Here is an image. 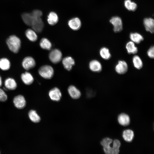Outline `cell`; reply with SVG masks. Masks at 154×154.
<instances>
[{
	"label": "cell",
	"instance_id": "cell-8",
	"mask_svg": "<svg viewBox=\"0 0 154 154\" xmlns=\"http://www.w3.org/2000/svg\"><path fill=\"white\" fill-rule=\"evenodd\" d=\"M48 95L52 100L58 102L61 99L62 94L60 90L58 88L54 87L49 91Z\"/></svg>",
	"mask_w": 154,
	"mask_h": 154
},
{
	"label": "cell",
	"instance_id": "cell-7",
	"mask_svg": "<svg viewBox=\"0 0 154 154\" xmlns=\"http://www.w3.org/2000/svg\"><path fill=\"white\" fill-rule=\"evenodd\" d=\"M13 102L15 106L19 109L24 108L26 104L24 97L21 95H19L15 97L13 100Z\"/></svg>",
	"mask_w": 154,
	"mask_h": 154
},
{
	"label": "cell",
	"instance_id": "cell-16",
	"mask_svg": "<svg viewBox=\"0 0 154 154\" xmlns=\"http://www.w3.org/2000/svg\"><path fill=\"white\" fill-rule=\"evenodd\" d=\"M4 84L5 87L10 90H14L17 88V83L14 79L11 78H8L5 80Z\"/></svg>",
	"mask_w": 154,
	"mask_h": 154
},
{
	"label": "cell",
	"instance_id": "cell-4",
	"mask_svg": "<svg viewBox=\"0 0 154 154\" xmlns=\"http://www.w3.org/2000/svg\"><path fill=\"white\" fill-rule=\"evenodd\" d=\"M62 57V54L61 51L57 49L52 50L49 55L50 60L54 64L59 62L61 60Z\"/></svg>",
	"mask_w": 154,
	"mask_h": 154
},
{
	"label": "cell",
	"instance_id": "cell-31",
	"mask_svg": "<svg viewBox=\"0 0 154 154\" xmlns=\"http://www.w3.org/2000/svg\"><path fill=\"white\" fill-rule=\"evenodd\" d=\"M112 141V139L108 137H106L102 139L100 142V143L103 147H108L110 146V144Z\"/></svg>",
	"mask_w": 154,
	"mask_h": 154
},
{
	"label": "cell",
	"instance_id": "cell-28",
	"mask_svg": "<svg viewBox=\"0 0 154 154\" xmlns=\"http://www.w3.org/2000/svg\"><path fill=\"white\" fill-rule=\"evenodd\" d=\"M39 44L42 48L48 50H50L52 46L50 42L48 39L45 38L41 39L40 41Z\"/></svg>",
	"mask_w": 154,
	"mask_h": 154
},
{
	"label": "cell",
	"instance_id": "cell-18",
	"mask_svg": "<svg viewBox=\"0 0 154 154\" xmlns=\"http://www.w3.org/2000/svg\"><path fill=\"white\" fill-rule=\"evenodd\" d=\"M125 48L127 52L129 54H135L138 51L137 48L135 46V43L131 41L127 42Z\"/></svg>",
	"mask_w": 154,
	"mask_h": 154
},
{
	"label": "cell",
	"instance_id": "cell-5",
	"mask_svg": "<svg viewBox=\"0 0 154 154\" xmlns=\"http://www.w3.org/2000/svg\"><path fill=\"white\" fill-rule=\"evenodd\" d=\"M23 68L26 70L33 68L36 65V62L33 58L27 56L24 58L22 62Z\"/></svg>",
	"mask_w": 154,
	"mask_h": 154
},
{
	"label": "cell",
	"instance_id": "cell-34",
	"mask_svg": "<svg viewBox=\"0 0 154 154\" xmlns=\"http://www.w3.org/2000/svg\"><path fill=\"white\" fill-rule=\"evenodd\" d=\"M148 56L151 58H154V47L153 46H151L147 52Z\"/></svg>",
	"mask_w": 154,
	"mask_h": 154
},
{
	"label": "cell",
	"instance_id": "cell-24",
	"mask_svg": "<svg viewBox=\"0 0 154 154\" xmlns=\"http://www.w3.org/2000/svg\"><path fill=\"white\" fill-rule=\"evenodd\" d=\"M22 18L25 24L29 26H31L34 19L31 13H24L22 15Z\"/></svg>",
	"mask_w": 154,
	"mask_h": 154
},
{
	"label": "cell",
	"instance_id": "cell-20",
	"mask_svg": "<svg viewBox=\"0 0 154 154\" xmlns=\"http://www.w3.org/2000/svg\"><path fill=\"white\" fill-rule=\"evenodd\" d=\"M129 38L132 41L136 44H139L144 39L143 36L137 33H131L129 35Z\"/></svg>",
	"mask_w": 154,
	"mask_h": 154
},
{
	"label": "cell",
	"instance_id": "cell-10",
	"mask_svg": "<svg viewBox=\"0 0 154 154\" xmlns=\"http://www.w3.org/2000/svg\"><path fill=\"white\" fill-rule=\"evenodd\" d=\"M33 30L37 33H40L42 30L44 24L41 18L34 19L31 25Z\"/></svg>",
	"mask_w": 154,
	"mask_h": 154
},
{
	"label": "cell",
	"instance_id": "cell-6",
	"mask_svg": "<svg viewBox=\"0 0 154 154\" xmlns=\"http://www.w3.org/2000/svg\"><path fill=\"white\" fill-rule=\"evenodd\" d=\"M115 69L116 72L119 74H125L128 69L127 63L124 60H119L116 64Z\"/></svg>",
	"mask_w": 154,
	"mask_h": 154
},
{
	"label": "cell",
	"instance_id": "cell-27",
	"mask_svg": "<svg viewBox=\"0 0 154 154\" xmlns=\"http://www.w3.org/2000/svg\"><path fill=\"white\" fill-rule=\"evenodd\" d=\"M29 118L31 121L35 123L39 122L40 120V118L36 111L34 110H30L28 113Z\"/></svg>",
	"mask_w": 154,
	"mask_h": 154
},
{
	"label": "cell",
	"instance_id": "cell-19",
	"mask_svg": "<svg viewBox=\"0 0 154 154\" xmlns=\"http://www.w3.org/2000/svg\"><path fill=\"white\" fill-rule=\"evenodd\" d=\"M58 17L57 14L55 12H50L47 16V21L48 23L53 25L56 24L58 22Z\"/></svg>",
	"mask_w": 154,
	"mask_h": 154
},
{
	"label": "cell",
	"instance_id": "cell-33",
	"mask_svg": "<svg viewBox=\"0 0 154 154\" xmlns=\"http://www.w3.org/2000/svg\"><path fill=\"white\" fill-rule=\"evenodd\" d=\"M7 96L5 92L0 88V102H5L7 100Z\"/></svg>",
	"mask_w": 154,
	"mask_h": 154
},
{
	"label": "cell",
	"instance_id": "cell-30",
	"mask_svg": "<svg viewBox=\"0 0 154 154\" xmlns=\"http://www.w3.org/2000/svg\"><path fill=\"white\" fill-rule=\"evenodd\" d=\"M120 145L121 143L119 140L116 139L113 141L112 154H117L119 153V148Z\"/></svg>",
	"mask_w": 154,
	"mask_h": 154
},
{
	"label": "cell",
	"instance_id": "cell-9",
	"mask_svg": "<svg viewBox=\"0 0 154 154\" xmlns=\"http://www.w3.org/2000/svg\"><path fill=\"white\" fill-rule=\"evenodd\" d=\"M68 24L70 28L74 31L79 30L81 26V21L77 17H74L70 19Z\"/></svg>",
	"mask_w": 154,
	"mask_h": 154
},
{
	"label": "cell",
	"instance_id": "cell-11",
	"mask_svg": "<svg viewBox=\"0 0 154 154\" xmlns=\"http://www.w3.org/2000/svg\"><path fill=\"white\" fill-rule=\"evenodd\" d=\"M90 69L92 71L99 72L102 70V66L101 63L98 60H94L90 61L89 65Z\"/></svg>",
	"mask_w": 154,
	"mask_h": 154
},
{
	"label": "cell",
	"instance_id": "cell-35",
	"mask_svg": "<svg viewBox=\"0 0 154 154\" xmlns=\"http://www.w3.org/2000/svg\"><path fill=\"white\" fill-rule=\"evenodd\" d=\"M2 84V78L1 76H0V87H1Z\"/></svg>",
	"mask_w": 154,
	"mask_h": 154
},
{
	"label": "cell",
	"instance_id": "cell-29",
	"mask_svg": "<svg viewBox=\"0 0 154 154\" xmlns=\"http://www.w3.org/2000/svg\"><path fill=\"white\" fill-rule=\"evenodd\" d=\"M124 5L125 8L128 10L131 11H135L137 7V4L131 0H125Z\"/></svg>",
	"mask_w": 154,
	"mask_h": 154
},
{
	"label": "cell",
	"instance_id": "cell-32",
	"mask_svg": "<svg viewBox=\"0 0 154 154\" xmlns=\"http://www.w3.org/2000/svg\"><path fill=\"white\" fill-rule=\"evenodd\" d=\"M31 14L34 19L41 18L42 15V12L38 10H35L33 11Z\"/></svg>",
	"mask_w": 154,
	"mask_h": 154
},
{
	"label": "cell",
	"instance_id": "cell-12",
	"mask_svg": "<svg viewBox=\"0 0 154 154\" xmlns=\"http://www.w3.org/2000/svg\"><path fill=\"white\" fill-rule=\"evenodd\" d=\"M143 24L146 31L151 33H154V21L151 18H147L144 19Z\"/></svg>",
	"mask_w": 154,
	"mask_h": 154
},
{
	"label": "cell",
	"instance_id": "cell-1",
	"mask_svg": "<svg viewBox=\"0 0 154 154\" xmlns=\"http://www.w3.org/2000/svg\"><path fill=\"white\" fill-rule=\"evenodd\" d=\"M6 43L11 52L15 53L19 52L21 47V41L17 37L14 35L9 36L6 39Z\"/></svg>",
	"mask_w": 154,
	"mask_h": 154
},
{
	"label": "cell",
	"instance_id": "cell-17",
	"mask_svg": "<svg viewBox=\"0 0 154 154\" xmlns=\"http://www.w3.org/2000/svg\"><path fill=\"white\" fill-rule=\"evenodd\" d=\"M117 120L119 124L123 126L128 125L130 122L129 116L124 113L120 114L118 116Z\"/></svg>",
	"mask_w": 154,
	"mask_h": 154
},
{
	"label": "cell",
	"instance_id": "cell-23",
	"mask_svg": "<svg viewBox=\"0 0 154 154\" xmlns=\"http://www.w3.org/2000/svg\"><path fill=\"white\" fill-rule=\"evenodd\" d=\"M133 131L131 129H127L124 130L122 133V137L124 139L128 142H131L133 138Z\"/></svg>",
	"mask_w": 154,
	"mask_h": 154
},
{
	"label": "cell",
	"instance_id": "cell-25",
	"mask_svg": "<svg viewBox=\"0 0 154 154\" xmlns=\"http://www.w3.org/2000/svg\"><path fill=\"white\" fill-rule=\"evenodd\" d=\"M11 63L7 58H3L0 59V68L3 71L9 70L11 67Z\"/></svg>",
	"mask_w": 154,
	"mask_h": 154
},
{
	"label": "cell",
	"instance_id": "cell-14",
	"mask_svg": "<svg viewBox=\"0 0 154 154\" xmlns=\"http://www.w3.org/2000/svg\"><path fill=\"white\" fill-rule=\"evenodd\" d=\"M62 63L64 68L68 71L71 70L75 64L74 59L69 56L64 58L62 60Z\"/></svg>",
	"mask_w": 154,
	"mask_h": 154
},
{
	"label": "cell",
	"instance_id": "cell-3",
	"mask_svg": "<svg viewBox=\"0 0 154 154\" xmlns=\"http://www.w3.org/2000/svg\"><path fill=\"white\" fill-rule=\"evenodd\" d=\"M114 26L113 30L115 33H118L122 30V22L121 19L118 16L113 17L110 21Z\"/></svg>",
	"mask_w": 154,
	"mask_h": 154
},
{
	"label": "cell",
	"instance_id": "cell-15",
	"mask_svg": "<svg viewBox=\"0 0 154 154\" xmlns=\"http://www.w3.org/2000/svg\"><path fill=\"white\" fill-rule=\"evenodd\" d=\"M21 78L23 82L27 85L32 84L34 80V78L32 74L30 72L27 71L21 74Z\"/></svg>",
	"mask_w": 154,
	"mask_h": 154
},
{
	"label": "cell",
	"instance_id": "cell-13",
	"mask_svg": "<svg viewBox=\"0 0 154 154\" xmlns=\"http://www.w3.org/2000/svg\"><path fill=\"white\" fill-rule=\"evenodd\" d=\"M68 91L70 96L73 99H78L81 96L80 91L73 85L70 86L68 87Z\"/></svg>",
	"mask_w": 154,
	"mask_h": 154
},
{
	"label": "cell",
	"instance_id": "cell-21",
	"mask_svg": "<svg viewBox=\"0 0 154 154\" xmlns=\"http://www.w3.org/2000/svg\"><path fill=\"white\" fill-rule=\"evenodd\" d=\"M99 53L101 58L106 60H109L111 57L109 49L106 47L101 48L100 50Z\"/></svg>",
	"mask_w": 154,
	"mask_h": 154
},
{
	"label": "cell",
	"instance_id": "cell-2",
	"mask_svg": "<svg viewBox=\"0 0 154 154\" xmlns=\"http://www.w3.org/2000/svg\"><path fill=\"white\" fill-rule=\"evenodd\" d=\"M39 74L46 79H50L53 76L54 70L52 67L49 65H44L41 66L38 69Z\"/></svg>",
	"mask_w": 154,
	"mask_h": 154
},
{
	"label": "cell",
	"instance_id": "cell-26",
	"mask_svg": "<svg viewBox=\"0 0 154 154\" xmlns=\"http://www.w3.org/2000/svg\"><path fill=\"white\" fill-rule=\"evenodd\" d=\"M25 34L28 39L32 42H35L37 39L38 37L37 34L34 30L32 29H28L27 30Z\"/></svg>",
	"mask_w": 154,
	"mask_h": 154
},
{
	"label": "cell",
	"instance_id": "cell-22",
	"mask_svg": "<svg viewBox=\"0 0 154 154\" xmlns=\"http://www.w3.org/2000/svg\"><path fill=\"white\" fill-rule=\"evenodd\" d=\"M132 63L134 67L136 69L140 70L143 67V63L142 60L138 55L134 56L132 59Z\"/></svg>",
	"mask_w": 154,
	"mask_h": 154
}]
</instances>
